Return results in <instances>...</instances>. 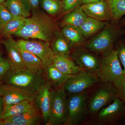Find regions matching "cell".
I'll list each match as a JSON object with an SVG mask.
<instances>
[{
    "label": "cell",
    "instance_id": "1",
    "mask_svg": "<svg viewBox=\"0 0 125 125\" xmlns=\"http://www.w3.org/2000/svg\"><path fill=\"white\" fill-rule=\"evenodd\" d=\"M25 18L24 26L14 34L22 39H37L51 42L57 30L55 23L48 15L38 10Z\"/></svg>",
    "mask_w": 125,
    "mask_h": 125
},
{
    "label": "cell",
    "instance_id": "2",
    "mask_svg": "<svg viewBox=\"0 0 125 125\" xmlns=\"http://www.w3.org/2000/svg\"><path fill=\"white\" fill-rule=\"evenodd\" d=\"M122 26L111 23L108 24L90 40L85 42L84 47L92 52L103 55L114 48L117 41L125 34Z\"/></svg>",
    "mask_w": 125,
    "mask_h": 125
},
{
    "label": "cell",
    "instance_id": "3",
    "mask_svg": "<svg viewBox=\"0 0 125 125\" xmlns=\"http://www.w3.org/2000/svg\"><path fill=\"white\" fill-rule=\"evenodd\" d=\"M43 74L31 71L26 68H10L3 80L5 83L37 92L46 81Z\"/></svg>",
    "mask_w": 125,
    "mask_h": 125
},
{
    "label": "cell",
    "instance_id": "4",
    "mask_svg": "<svg viewBox=\"0 0 125 125\" xmlns=\"http://www.w3.org/2000/svg\"><path fill=\"white\" fill-rule=\"evenodd\" d=\"M67 94L63 86L52 93L51 101L47 125H66L67 118Z\"/></svg>",
    "mask_w": 125,
    "mask_h": 125
},
{
    "label": "cell",
    "instance_id": "5",
    "mask_svg": "<svg viewBox=\"0 0 125 125\" xmlns=\"http://www.w3.org/2000/svg\"><path fill=\"white\" fill-rule=\"evenodd\" d=\"M123 73L115 49L103 55L100 59V66L97 73L99 81L113 83Z\"/></svg>",
    "mask_w": 125,
    "mask_h": 125
},
{
    "label": "cell",
    "instance_id": "6",
    "mask_svg": "<svg viewBox=\"0 0 125 125\" xmlns=\"http://www.w3.org/2000/svg\"><path fill=\"white\" fill-rule=\"evenodd\" d=\"M88 90L71 94L67 100V118L66 125H78L82 123L88 113Z\"/></svg>",
    "mask_w": 125,
    "mask_h": 125
},
{
    "label": "cell",
    "instance_id": "7",
    "mask_svg": "<svg viewBox=\"0 0 125 125\" xmlns=\"http://www.w3.org/2000/svg\"><path fill=\"white\" fill-rule=\"evenodd\" d=\"M125 120V103L116 98L110 105L101 109L94 116V125H115Z\"/></svg>",
    "mask_w": 125,
    "mask_h": 125
},
{
    "label": "cell",
    "instance_id": "8",
    "mask_svg": "<svg viewBox=\"0 0 125 125\" xmlns=\"http://www.w3.org/2000/svg\"><path fill=\"white\" fill-rule=\"evenodd\" d=\"M115 89L112 83H103L87 99L88 113L94 116L103 108L116 98Z\"/></svg>",
    "mask_w": 125,
    "mask_h": 125
},
{
    "label": "cell",
    "instance_id": "9",
    "mask_svg": "<svg viewBox=\"0 0 125 125\" xmlns=\"http://www.w3.org/2000/svg\"><path fill=\"white\" fill-rule=\"evenodd\" d=\"M19 39L17 41L20 46L40 58L44 65L45 71L52 64L54 55L50 42L42 40Z\"/></svg>",
    "mask_w": 125,
    "mask_h": 125
},
{
    "label": "cell",
    "instance_id": "10",
    "mask_svg": "<svg viewBox=\"0 0 125 125\" xmlns=\"http://www.w3.org/2000/svg\"><path fill=\"white\" fill-rule=\"evenodd\" d=\"M99 81L97 74L83 71L73 75L63 87L66 94H76L88 90Z\"/></svg>",
    "mask_w": 125,
    "mask_h": 125
},
{
    "label": "cell",
    "instance_id": "11",
    "mask_svg": "<svg viewBox=\"0 0 125 125\" xmlns=\"http://www.w3.org/2000/svg\"><path fill=\"white\" fill-rule=\"evenodd\" d=\"M37 92L7 84L0 85V96L3 99L4 106L27 100L34 101Z\"/></svg>",
    "mask_w": 125,
    "mask_h": 125
},
{
    "label": "cell",
    "instance_id": "12",
    "mask_svg": "<svg viewBox=\"0 0 125 125\" xmlns=\"http://www.w3.org/2000/svg\"><path fill=\"white\" fill-rule=\"evenodd\" d=\"M69 57L84 70L97 74L99 70L100 59L84 47H75Z\"/></svg>",
    "mask_w": 125,
    "mask_h": 125
},
{
    "label": "cell",
    "instance_id": "13",
    "mask_svg": "<svg viewBox=\"0 0 125 125\" xmlns=\"http://www.w3.org/2000/svg\"><path fill=\"white\" fill-rule=\"evenodd\" d=\"M81 7L88 17L100 21H111V14L106 0L84 4L81 5Z\"/></svg>",
    "mask_w": 125,
    "mask_h": 125
},
{
    "label": "cell",
    "instance_id": "14",
    "mask_svg": "<svg viewBox=\"0 0 125 125\" xmlns=\"http://www.w3.org/2000/svg\"><path fill=\"white\" fill-rule=\"evenodd\" d=\"M52 90L51 83L48 81H46L37 92L34 100L36 106L42 113L45 124L48 120Z\"/></svg>",
    "mask_w": 125,
    "mask_h": 125
},
{
    "label": "cell",
    "instance_id": "15",
    "mask_svg": "<svg viewBox=\"0 0 125 125\" xmlns=\"http://www.w3.org/2000/svg\"><path fill=\"white\" fill-rule=\"evenodd\" d=\"M0 42L4 46L7 56V60L11 69H19L26 68L21 53L20 47L17 41L11 36Z\"/></svg>",
    "mask_w": 125,
    "mask_h": 125
},
{
    "label": "cell",
    "instance_id": "16",
    "mask_svg": "<svg viewBox=\"0 0 125 125\" xmlns=\"http://www.w3.org/2000/svg\"><path fill=\"white\" fill-rule=\"evenodd\" d=\"M4 119L13 122L15 125H39L43 120L42 113L36 105L20 115Z\"/></svg>",
    "mask_w": 125,
    "mask_h": 125
},
{
    "label": "cell",
    "instance_id": "17",
    "mask_svg": "<svg viewBox=\"0 0 125 125\" xmlns=\"http://www.w3.org/2000/svg\"><path fill=\"white\" fill-rule=\"evenodd\" d=\"M52 65L61 72L69 75L85 71L79 67L69 56L55 55Z\"/></svg>",
    "mask_w": 125,
    "mask_h": 125
},
{
    "label": "cell",
    "instance_id": "18",
    "mask_svg": "<svg viewBox=\"0 0 125 125\" xmlns=\"http://www.w3.org/2000/svg\"><path fill=\"white\" fill-rule=\"evenodd\" d=\"M51 48L54 55L69 56L71 53L70 42L64 35L57 30L52 40Z\"/></svg>",
    "mask_w": 125,
    "mask_h": 125
},
{
    "label": "cell",
    "instance_id": "19",
    "mask_svg": "<svg viewBox=\"0 0 125 125\" xmlns=\"http://www.w3.org/2000/svg\"><path fill=\"white\" fill-rule=\"evenodd\" d=\"M36 106L34 101H24L4 106L1 119L19 115L30 110Z\"/></svg>",
    "mask_w": 125,
    "mask_h": 125
},
{
    "label": "cell",
    "instance_id": "20",
    "mask_svg": "<svg viewBox=\"0 0 125 125\" xmlns=\"http://www.w3.org/2000/svg\"><path fill=\"white\" fill-rule=\"evenodd\" d=\"M107 24L103 21L88 17L79 28L85 38H89L99 32Z\"/></svg>",
    "mask_w": 125,
    "mask_h": 125
},
{
    "label": "cell",
    "instance_id": "21",
    "mask_svg": "<svg viewBox=\"0 0 125 125\" xmlns=\"http://www.w3.org/2000/svg\"><path fill=\"white\" fill-rule=\"evenodd\" d=\"M61 32L70 42L72 48L81 46L85 42V38L79 27L69 25H65Z\"/></svg>",
    "mask_w": 125,
    "mask_h": 125
},
{
    "label": "cell",
    "instance_id": "22",
    "mask_svg": "<svg viewBox=\"0 0 125 125\" xmlns=\"http://www.w3.org/2000/svg\"><path fill=\"white\" fill-rule=\"evenodd\" d=\"M88 17L80 6L65 15L62 20L61 25L64 27L69 25L79 28Z\"/></svg>",
    "mask_w": 125,
    "mask_h": 125
},
{
    "label": "cell",
    "instance_id": "23",
    "mask_svg": "<svg viewBox=\"0 0 125 125\" xmlns=\"http://www.w3.org/2000/svg\"><path fill=\"white\" fill-rule=\"evenodd\" d=\"M20 47L21 56L26 68L34 72L42 73L45 72L44 65L40 58Z\"/></svg>",
    "mask_w": 125,
    "mask_h": 125
},
{
    "label": "cell",
    "instance_id": "24",
    "mask_svg": "<svg viewBox=\"0 0 125 125\" xmlns=\"http://www.w3.org/2000/svg\"><path fill=\"white\" fill-rule=\"evenodd\" d=\"M48 81L52 84L60 88L62 87L66 81L73 75L66 74L57 70L53 65H52L45 70Z\"/></svg>",
    "mask_w": 125,
    "mask_h": 125
},
{
    "label": "cell",
    "instance_id": "25",
    "mask_svg": "<svg viewBox=\"0 0 125 125\" xmlns=\"http://www.w3.org/2000/svg\"><path fill=\"white\" fill-rule=\"evenodd\" d=\"M112 15V23L119 24V22L125 15V0H106Z\"/></svg>",
    "mask_w": 125,
    "mask_h": 125
},
{
    "label": "cell",
    "instance_id": "26",
    "mask_svg": "<svg viewBox=\"0 0 125 125\" xmlns=\"http://www.w3.org/2000/svg\"><path fill=\"white\" fill-rule=\"evenodd\" d=\"M25 18L21 16H15L6 25L0 34L5 38L19 31L24 26Z\"/></svg>",
    "mask_w": 125,
    "mask_h": 125
},
{
    "label": "cell",
    "instance_id": "27",
    "mask_svg": "<svg viewBox=\"0 0 125 125\" xmlns=\"http://www.w3.org/2000/svg\"><path fill=\"white\" fill-rule=\"evenodd\" d=\"M3 4L13 17L21 16L26 18L31 16V13L27 11L21 0H7Z\"/></svg>",
    "mask_w": 125,
    "mask_h": 125
},
{
    "label": "cell",
    "instance_id": "28",
    "mask_svg": "<svg viewBox=\"0 0 125 125\" xmlns=\"http://www.w3.org/2000/svg\"><path fill=\"white\" fill-rule=\"evenodd\" d=\"M40 5L49 15H55L62 9V1L58 0H40Z\"/></svg>",
    "mask_w": 125,
    "mask_h": 125
},
{
    "label": "cell",
    "instance_id": "29",
    "mask_svg": "<svg viewBox=\"0 0 125 125\" xmlns=\"http://www.w3.org/2000/svg\"><path fill=\"white\" fill-rule=\"evenodd\" d=\"M115 89L116 97L125 103V73L112 83Z\"/></svg>",
    "mask_w": 125,
    "mask_h": 125
},
{
    "label": "cell",
    "instance_id": "30",
    "mask_svg": "<svg viewBox=\"0 0 125 125\" xmlns=\"http://www.w3.org/2000/svg\"><path fill=\"white\" fill-rule=\"evenodd\" d=\"M122 37L115 43L114 48L116 51L118 59L124 68L123 73H125V37L123 38Z\"/></svg>",
    "mask_w": 125,
    "mask_h": 125
},
{
    "label": "cell",
    "instance_id": "31",
    "mask_svg": "<svg viewBox=\"0 0 125 125\" xmlns=\"http://www.w3.org/2000/svg\"><path fill=\"white\" fill-rule=\"evenodd\" d=\"M13 16L3 4H0V33Z\"/></svg>",
    "mask_w": 125,
    "mask_h": 125
},
{
    "label": "cell",
    "instance_id": "32",
    "mask_svg": "<svg viewBox=\"0 0 125 125\" xmlns=\"http://www.w3.org/2000/svg\"><path fill=\"white\" fill-rule=\"evenodd\" d=\"M82 5V0H62V9L68 13Z\"/></svg>",
    "mask_w": 125,
    "mask_h": 125
},
{
    "label": "cell",
    "instance_id": "33",
    "mask_svg": "<svg viewBox=\"0 0 125 125\" xmlns=\"http://www.w3.org/2000/svg\"><path fill=\"white\" fill-rule=\"evenodd\" d=\"M27 11L31 12L39 10L40 0H21Z\"/></svg>",
    "mask_w": 125,
    "mask_h": 125
},
{
    "label": "cell",
    "instance_id": "34",
    "mask_svg": "<svg viewBox=\"0 0 125 125\" xmlns=\"http://www.w3.org/2000/svg\"><path fill=\"white\" fill-rule=\"evenodd\" d=\"M10 68L11 66L7 59L2 57L0 58V80L3 79Z\"/></svg>",
    "mask_w": 125,
    "mask_h": 125
},
{
    "label": "cell",
    "instance_id": "35",
    "mask_svg": "<svg viewBox=\"0 0 125 125\" xmlns=\"http://www.w3.org/2000/svg\"><path fill=\"white\" fill-rule=\"evenodd\" d=\"M4 109V104L2 97L0 96V119L1 118Z\"/></svg>",
    "mask_w": 125,
    "mask_h": 125
},
{
    "label": "cell",
    "instance_id": "36",
    "mask_svg": "<svg viewBox=\"0 0 125 125\" xmlns=\"http://www.w3.org/2000/svg\"><path fill=\"white\" fill-rule=\"evenodd\" d=\"M103 0H82V4L88 3H95Z\"/></svg>",
    "mask_w": 125,
    "mask_h": 125
},
{
    "label": "cell",
    "instance_id": "37",
    "mask_svg": "<svg viewBox=\"0 0 125 125\" xmlns=\"http://www.w3.org/2000/svg\"><path fill=\"white\" fill-rule=\"evenodd\" d=\"M119 24L121 26H125V18L121 19L119 22Z\"/></svg>",
    "mask_w": 125,
    "mask_h": 125
},
{
    "label": "cell",
    "instance_id": "38",
    "mask_svg": "<svg viewBox=\"0 0 125 125\" xmlns=\"http://www.w3.org/2000/svg\"><path fill=\"white\" fill-rule=\"evenodd\" d=\"M6 0H0V4H3L5 1H6Z\"/></svg>",
    "mask_w": 125,
    "mask_h": 125
},
{
    "label": "cell",
    "instance_id": "39",
    "mask_svg": "<svg viewBox=\"0 0 125 125\" xmlns=\"http://www.w3.org/2000/svg\"><path fill=\"white\" fill-rule=\"evenodd\" d=\"M2 57V53L1 51H0V58Z\"/></svg>",
    "mask_w": 125,
    "mask_h": 125
},
{
    "label": "cell",
    "instance_id": "40",
    "mask_svg": "<svg viewBox=\"0 0 125 125\" xmlns=\"http://www.w3.org/2000/svg\"><path fill=\"white\" fill-rule=\"evenodd\" d=\"M58 0L61 1H62V0Z\"/></svg>",
    "mask_w": 125,
    "mask_h": 125
},
{
    "label": "cell",
    "instance_id": "41",
    "mask_svg": "<svg viewBox=\"0 0 125 125\" xmlns=\"http://www.w3.org/2000/svg\"></svg>",
    "mask_w": 125,
    "mask_h": 125
}]
</instances>
